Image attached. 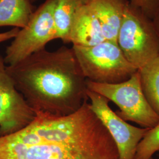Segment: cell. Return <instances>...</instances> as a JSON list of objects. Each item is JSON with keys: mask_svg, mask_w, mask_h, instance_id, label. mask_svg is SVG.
Segmentation results:
<instances>
[{"mask_svg": "<svg viewBox=\"0 0 159 159\" xmlns=\"http://www.w3.org/2000/svg\"><path fill=\"white\" fill-rule=\"evenodd\" d=\"M88 101L68 116L35 113L27 127L0 137V159H120L112 137Z\"/></svg>", "mask_w": 159, "mask_h": 159, "instance_id": "6da1fadb", "label": "cell"}, {"mask_svg": "<svg viewBox=\"0 0 159 159\" xmlns=\"http://www.w3.org/2000/svg\"><path fill=\"white\" fill-rule=\"evenodd\" d=\"M6 69L35 113L68 116L89 100L87 80L72 48H44Z\"/></svg>", "mask_w": 159, "mask_h": 159, "instance_id": "7a4b0ae2", "label": "cell"}, {"mask_svg": "<svg viewBox=\"0 0 159 159\" xmlns=\"http://www.w3.org/2000/svg\"><path fill=\"white\" fill-rule=\"evenodd\" d=\"M84 77L98 83L117 84L138 70L125 58L117 43L105 40L91 47L73 46Z\"/></svg>", "mask_w": 159, "mask_h": 159, "instance_id": "3957f363", "label": "cell"}, {"mask_svg": "<svg viewBox=\"0 0 159 159\" xmlns=\"http://www.w3.org/2000/svg\"><path fill=\"white\" fill-rule=\"evenodd\" d=\"M126 59L137 70L159 56V38L152 19L128 2L117 40Z\"/></svg>", "mask_w": 159, "mask_h": 159, "instance_id": "277c9868", "label": "cell"}, {"mask_svg": "<svg viewBox=\"0 0 159 159\" xmlns=\"http://www.w3.org/2000/svg\"><path fill=\"white\" fill-rule=\"evenodd\" d=\"M87 89L116 104V114L125 121H130L144 128L152 129L159 123V114L150 106L143 91L138 70L125 81L105 84L86 80Z\"/></svg>", "mask_w": 159, "mask_h": 159, "instance_id": "5b68a950", "label": "cell"}, {"mask_svg": "<svg viewBox=\"0 0 159 159\" xmlns=\"http://www.w3.org/2000/svg\"><path fill=\"white\" fill-rule=\"evenodd\" d=\"M56 0H46L37 8L28 24L19 30L4 57L6 66H14L57 39L54 12Z\"/></svg>", "mask_w": 159, "mask_h": 159, "instance_id": "8992f818", "label": "cell"}, {"mask_svg": "<svg viewBox=\"0 0 159 159\" xmlns=\"http://www.w3.org/2000/svg\"><path fill=\"white\" fill-rule=\"evenodd\" d=\"M87 95L92 111L112 137L120 159H134L137 146L150 128H139L128 124L110 108L106 97L87 89Z\"/></svg>", "mask_w": 159, "mask_h": 159, "instance_id": "52a82bcc", "label": "cell"}, {"mask_svg": "<svg viewBox=\"0 0 159 159\" xmlns=\"http://www.w3.org/2000/svg\"><path fill=\"white\" fill-rule=\"evenodd\" d=\"M35 115L16 89L0 53V137L22 130L34 120Z\"/></svg>", "mask_w": 159, "mask_h": 159, "instance_id": "ba28073f", "label": "cell"}, {"mask_svg": "<svg viewBox=\"0 0 159 159\" xmlns=\"http://www.w3.org/2000/svg\"><path fill=\"white\" fill-rule=\"evenodd\" d=\"M100 23L87 3L74 15L69 32L68 43L73 46L91 47L105 41Z\"/></svg>", "mask_w": 159, "mask_h": 159, "instance_id": "9c48e42d", "label": "cell"}, {"mask_svg": "<svg viewBox=\"0 0 159 159\" xmlns=\"http://www.w3.org/2000/svg\"><path fill=\"white\" fill-rule=\"evenodd\" d=\"M129 0H90L106 40L117 43L120 28Z\"/></svg>", "mask_w": 159, "mask_h": 159, "instance_id": "30bf717a", "label": "cell"}, {"mask_svg": "<svg viewBox=\"0 0 159 159\" xmlns=\"http://www.w3.org/2000/svg\"><path fill=\"white\" fill-rule=\"evenodd\" d=\"M31 0H0V27L23 29L34 13Z\"/></svg>", "mask_w": 159, "mask_h": 159, "instance_id": "8fae6325", "label": "cell"}, {"mask_svg": "<svg viewBox=\"0 0 159 159\" xmlns=\"http://www.w3.org/2000/svg\"><path fill=\"white\" fill-rule=\"evenodd\" d=\"M90 0H56L54 17L57 32V39L68 43L69 32L75 13Z\"/></svg>", "mask_w": 159, "mask_h": 159, "instance_id": "7c38bea8", "label": "cell"}, {"mask_svg": "<svg viewBox=\"0 0 159 159\" xmlns=\"http://www.w3.org/2000/svg\"><path fill=\"white\" fill-rule=\"evenodd\" d=\"M138 71L143 91L148 102L159 114V56Z\"/></svg>", "mask_w": 159, "mask_h": 159, "instance_id": "4fadbf2b", "label": "cell"}, {"mask_svg": "<svg viewBox=\"0 0 159 159\" xmlns=\"http://www.w3.org/2000/svg\"><path fill=\"white\" fill-rule=\"evenodd\" d=\"M159 152V123L150 129L139 143L134 159H153L154 154Z\"/></svg>", "mask_w": 159, "mask_h": 159, "instance_id": "5bb4252c", "label": "cell"}, {"mask_svg": "<svg viewBox=\"0 0 159 159\" xmlns=\"http://www.w3.org/2000/svg\"><path fill=\"white\" fill-rule=\"evenodd\" d=\"M129 1L151 19L159 10V0H129Z\"/></svg>", "mask_w": 159, "mask_h": 159, "instance_id": "9a60e30c", "label": "cell"}, {"mask_svg": "<svg viewBox=\"0 0 159 159\" xmlns=\"http://www.w3.org/2000/svg\"><path fill=\"white\" fill-rule=\"evenodd\" d=\"M19 30L20 29L14 28L8 31L0 33V43L14 39L17 35Z\"/></svg>", "mask_w": 159, "mask_h": 159, "instance_id": "2e32d148", "label": "cell"}, {"mask_svg": "<svg viewBox=\"0 0 159 159\" xmlns=\"http://www.w3.org/2000/svg\"><path fill=\"white\" fill-rule=\"evenodd\" d=\"M152 21L159 38V10L156 13L154 16L153 17Z\"/></svg>", "mask_w": 159, "mask_h": 159, "instance_id": "e0dca14e", "label": "cell"}, {"mask_svg": "<svg viewBox=\"0 0 159 159\" xmlns=\"http://www.w3.org/2000/svg\"><path fill=\"white\" fill-rule=\"evenodd\" d=\"M37 0H31V1H32V2H35V1H37Z\"/></svg>", "mask_w": 159, "mask_h": 159, "instance_id": "ac0fdd59", "label": "cell"}]
</instances>
